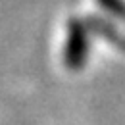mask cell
Listing matches in <instances>:
<instances>
[{
  "label": "cell",
  "instance_id": "1",
  "mask_svg": "<svg viewBox=\"0 0 125 125\" xmlns=\"http://www.w3.org/2000/svg\"><path fill=\"white\" fill-rule=\"evenodd\" d=\"M85 58H87V29L81 21L71 19L69 31H67L65 52H63L65 65L69 69H79V67H83Z\"/></svg>",
  "mask_w": 125,
  "mask_h": 125
},
{
  "label": "cell",
  "instance_id": "2",
  "mask_svg": "<svg viewBox=\"0 0 125 125\" xmlns=\"http://www.w3.org/2000/svg\"><path fill=\"white\" fill-rule=\"evenodd\" d=\"M98 4L110 12L112 16H117V17H123L125 19V4L123 0H98Z\"/></svg>",
  "mask_w": 125,
  "mask_h": 125
}]
</instances>
